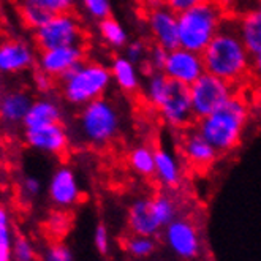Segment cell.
I'll list each match as a JSON object with an SVG mask.
<instances>
[{"mask_svg":"<svg viewBox=\"0 0 261 261\" xmlns=\"http://www.w3.org/2000/svg\"><path fill=\"white\" fill-rule=\"evenodd\" d=\"M53 80L51 76L48 73H44L41 68H38L34 74V81L37 84V89L41 90V92H46V90H49L53 87Z\"/></svg>","mask_w":261,"mask_h":261,"instance_id":"f35d334b","label":"cell"},{"mask_svg":"<svg viewBox=\"0 0 261 261\" xmlns=\"http://www.w3.org/2000/svg\"><path fill=\"white\" fill-rule=\"evenodd\" d=\"M146 24L153 44H159L168 51L179 46L177 14L166 5L146 10Z\"/></svg>","mask_w":261,"mask_h":261,"instance_id":"8fae6325","label":"cell"},{"mask_svg":"<svg viewBox=\"0 0 261 261\" xmlns=\"http://www.w3.org/2000/svg\"><path fill=\"white\" fill-rule=\"evenodd\" d=\"M256 11H258V13H259V14H261V2H259V4H258V8H256Z\"/></svg>","mask_w":261,"mask_h":261,"instance_id":"b9f144b4","label":"cell"},{"mask_svg":"<svg viewBox=\"0 0 261 261\" xmlns=\"http://www.w3.org/2000/svg\"><path fill=\"white\" fill-rule=\"evenodd\" d=\"M163 2H165V5L168 8L173 10L176 14H179L182 11H186V10L192 8V7H195L196 4L201 2V0H163Z\"/></svg>","mask_w":261,"mask_h":261,"instance_id":"74e56055","label":"cell"},{"mask_svg":"<svg viewBox=\"0 0 261 261\" xmlns=\"http://www.w3.org/2000/svg\"><path fill=\"white\" fill-rule=\"evenodd\" d=\"M150 204H152V211L155 214L157 220L160 222L163 228L176 219V214H177L176 203L173 201V198H170L168 195L165 193L155 195L153 198H150Z\"/></svg>","mask_w":261,"mask_h":261,"instance_id":"4316f807","label":"cell"},{"mask_svg":"<svg viewBox=\"0 0 261 261\" xmlns=\"http://www.w3.org/2000/svg\"><path fill=\"white\" fill-rule=\"evenodd\" d=\"M125 250L136 258H147L155 252V241L149 236L133 234L125 241Z\"/></svg>","mask_w":261,"mask_h":261,"instance_id":"f1b7e54d","label":"cell"},{"mask_svg":"<svg viewBox=\"0 0 261 261\" xmlns=\"http://www.w3.org/2000/svg\"><path fill=\"white\" fill-rule=\"evenodd\" d=\"M30 106L32 103H30L29 95L22 94V92H13V94L4 97L2 103H0V117L7 122L24 120Z\"/></svg>","mask_w":261,"mask_h":261,"instance_id":"cb8c5ba5","label":"cell"},{"mask_svg":"<svg viewBox=\"0 0 261 261\" xmlns=\"http://www.w3.org/2000/svg\"><path fill=\"white\" fill-rule=\"evenodd\" d=\"M25 128H35L60 122V110L53 101H37L30 106L29 113L24 117Z\"/></svg>","mask_w":261,"mask_h":261,"instance_id":"7402d4cb","label":"cell"},{"mask_svg":"<svg viewBox=\"0 0 261 261\" xmlns=\"http://www.w3.org/2000/svg\"><path fill=\"white\" fill-rule=\"evenodd\" d=\"M80 130L92 146L111 144L120 132V114L116 105L103 97L84 105L80 113Z\"/></svg>","mask_w":261,"mask_h":261,"instance_id":"5b68a950","label":"cell"},{"mask_svg":"<svg viewBox=\"0 0 261 261\" xmlns=\"http://www.w3.org/2000/svg\"><path fill=\"white\" fill-rule=\"evenodd\" d=\"M165 239L170 249L184 259H193L199 253V236L196 226L187 219H174L165 226Z\"/></svg>","mask_w":261,"mask_h":261,"instance_id":"7c38bea8","label":"cell"},{"mask_svg":"<svg viewBox=\"0 0 261 261\" xmlns=\"http://www.w3.org/2000/svg\"><path fill=\"white\" fill-rule=\"evenodd\" d=\"M43 261H73V253L68 249V245L56 241L46 247L43 253Z\"/></svg>","mask_w":261,"mask_h":261,"instance_id":"d6a6232c","label":"cell"},{"mask_svg":"<svg viewBox=\"0 0 261 261\" xmlns=\"http://www.w3.org/2000/svg\"><path fill=\"white\" fill-rule=\"evenodd\" d=\"M21 18L25 25L32 29H40L43 24L48 22L54 14L46 8L43 4V0H22V4L19 7Z\"/></svg>","mask_w":261,"mask_h":261,"instance_id":"484cf974","label":"cell"},{"mask_svg":"<svg viewBox=\"0 0 261 261\" xmlns=\"http://www.w3.org/2000/svg\"><path fill=\"white\" fill-rule=\"evenodd\" d=\"M98 30L101 40L114 49H124L128 44V32L125 27L111 16L98 21Z\"/></svg>","mask_w":261,"mask_h":261,"instance_id":"d4e9b609","label":"cell"},{"mask_svg":"<svg viewBox=\"0 0 261 261\" xmlns=\"http://www.w3.org/2000/svg\"><path fill=\"white\" fill-rule=\"evenodd\" d=\"M157 113L163 124L173 130L182 132L193 127L196 117L193 113L189 86L171 81L170 90L157 108Z\"/></svg>","mask_w":261,"mask_h":261,"instance_id":"ba28073f","label":"cell"},{"mask_svg":"<svg viewBox=\"0 0 261 261\" xmlns=\"http://www.w3.org/2000/svg\"><path fill=\"white\" fill-rule=\"evenodd\" d=\"M201 56L207 73L236 86L252 73V54L242 43L236 25L225 24Z\"/></svg>","mask_w":261,"mask_h":261,"instance_id":"6da1fadb","label":"cell"},{"mask_svg":"<svg viewBox=\"0 0 261 261\" xmlns=\"http://www.w3.org/2000/svg\"><path fill=\"white\" fill-rule=\"evenodd\" d=\"M127 223L133 234L149 236V238L157 236L160 233V229L163 228L152 211L150 199L146 198L136 199V201L132 203L127 214Z\"/></svg>","mask_w":261,"mask_h":261,"instance_id":"2e32d148","label":"cell"},{"mask_svg":"<svg viewBox=\"0 0 261 261\" xmlns=\"http://www.w3.org/2000/svg\"><path fill=\"white\" fill-rule=\"evenodd\" d=\"M249 120V105L234 95L220 110L195 122L196 130L216 147L219 153L234 150L241 141Z\"/></svg>","mask_w":261,"mask_h":261,"instance_id":"7a4b0ae2","label":"cell"},{"mask_svg":"<svg viewBox=\"0 0 261 261\" xmlns=\"http://www.w3.org/2000/svg\"><path fill=\"white\" fill-rule=\"evenodd\" d=\"M225 14L226 8L223 0H201L195 7L179 13V46L195 53H203L225 25Z\"/></svg>","mask_w":261,"mask_h":261,"instance_id":"3957f363","label":"cell"},{"mask_svg":"<svg viewBox=\"0 0 261 261\" xmlns=\"http://www.w3.org/2000/svg\"><path fill=\"white\" fill-rule=\"evenodd\" d=\"M32 62V54L24 43L7 41L0 44V71H19Z\"/></svg>","mask_w":261,"mask_h":261,"instance_id":"d6986e66","label":"cell"},{"mask_svg":"<svg viewBox=\"0 0 261 261\" xmlns=\"http://www.w3.org/2000/svg\"><path fill=\"white\" fill-rule=\"evenodd\" d=\"M22 190H24V193H25L29 198H34V196H37V195L40 193V190H41V184H40V180L35 179V177H25V179L22 180Z\"/></svg>","mask_w":261,"mask_h":261,"instance_id":"ab89813d","label":"cell"},{"mask_svg":"<svg viewBox=\"0 0 261 261\" xmlns=\"http://www.w3.org/2000/svg\"><path fill=\"white\" fill-rule=\"evenodd\" d=\"M43 4L53 14H60V13H70L74 0H43Z\"/></svg>","mask_w":261,"mask_h":261,"instance_id":"8d00e7d4","label":"cell"},{"mask_svg":"<svg viewBox=\"0 0 261 261\" xmlns=\"http://www.w3.org/2000/svg\"><path fill=\"white\" fill-rule=\"evenodd\" d=\"M94 244H95V249L98 250V253L106 255V253L110 252V234H108V228H106L103 223L97 225V228H95Z\"/></svg>","mask_w":261,"mask_h":261,"instance_id":"d590c367","label":"cell"},{"mask_svg":"<svg viewBox=\"0 0 261 261\" xmlns=\"http://www.w3.org/2000/svg\"><path fill=\"white\" fill-rule=\"evenodd\" d=\"M25 140L32 147L48 153H54V155H62L68 149V135L60 122L43 127L27 128Z\"/></svg>","mask_w":261,"mask_h":261,"instance_id":"9a60e30c","label":"cell"},{"mask_svg":"<svg viewBox=\"0 0 261 261\" xmlns=\"http://www.w3.org/2000/svg\"><path fill=\"white\" fill-rule=\"evenodd\" d=\"M171 80L163 71H147L146 78L141 84V92L144 101L157 111V108L165 100L168 90H170Z\"/></svg>","mask_w":261,"mask_h":261,"instance_id":"44dd1931","label":"cell"},{"mask_svg":"<svg viewBox=\"0 0 261 261\" xmlns=\"http://www.w3.org/2000/svg\"><path fill=\"white\" fill-rule=\"evenodd\" d=\"M81 189L74 173L67 166L59 168L49 182V198L59 209H68L81 201Z\"/></svg>","mask_w":261,"mask_h":261,"instance_id":"5bb4252c","label":"cell"},{"mask_svg":"<svg viewBox=\"0 0 261 261\" xmlns=\"http://www.w3.org/2000/svg\"><path fill=\"white\" fill-rule=\"evenodd\" d=\"M125 57L128 60H132L136 65H144L146 57L149 53V46L143 41V40H135V41H128V44L125 46Z\"/></svg>","mask_w":261,"mask_h":261,"instance_id":"836d02e7","label":"cell"},{"mask_svg":"<svg viewBox=\"0 0 261 261\" xmlns=\"http://www.w3.org/2000/svg\"><path fill=\"white\" fill-rule=\"evenodd\" d=\"M60 80L67 101L76 106H84L103 97L113 83V76L106 65L94 60H83Z\"/></svg>","mask_w":261,"mask_h":261,"instance_id":"277c9868","label":"cell"},{"mask_svg":"<svg viewBox=\"0 0 261 261\" xmlns=\"http://www.w3.org/2000/svg\"><path fill=\"white\" fill-rule=\"evenodd\" d=\"M236 84L225 81L216 74L204 73L189 86L190 100L196 120L220 110L236 94Z\"/></svg>","mask_w":261,"mask_h":261,"instance_id":"8992f818","label":"cell"},{"mask_svg":"<svg viewBox=\"0 0 261 261\" xmlns=\"http://www.w3.org/2000/svg\"><path fill=\"white\" fill-rule=\"evenodd\" d=\"M179 150L182 159L195 170H206L220 155L195 125L179 132Z\"/></svg>","mask_w":261,"mask_h":261,"instance_id":"30bf717a","label":"cell"},{"mask_svg":"<svg viewBox=\"0 0 261 261\" xmlns=\"http://www.w3.org/2000/svg\"><path fill=\"white\" fill-rule=\"evenodd\" d=\"M236 30L252 56L261 51V14L256 10L244 13L236 24Z\"/></svg>","mask_w":261,"mask_h":261,"instance_id":"ffe728a7","label":"cell"},{"mask_svg":"<svg viewBox=\"0 0 261 261\" xmlns=\"http://www.w3.org/2000/svg\"><path fill=\"white\" fill-rule=\"evenodd\" d=\"M84 32L80 21L71 13H60L35 30V41L40 51L84 44Z\"/></svg>","mask_w":261,"mask_h":261,"instance_id":"52a82bcc","label":"cell"},{"mask_svg":"<svg viewBox=\"0 0 261 261\" xmlns=\"http://www.w3.org/2000/svg\"><path fill=\"white\" fill-rule=\"evenodd\" d=\"M110 70H111L113 81L124 94L133 95L141 89L143 80L140 74V65L133 64L125 56L114 57Z\"/></svg>","mask_w":261,"mask_h":261,"instance_id":"e0dca14e","label":"cell"},{"mask_svg":"<svg viewBox=\"0 0 261 261\" xmlns=\"http://www.w3.org/2000/svg\"><path fill=\"white\" fill-rule=\"evenodd\" d=\"M153 176L166 189H176L182 180V168L177 157L166 147L155 149V173Z\"/></svg>","mask_w":261,"mask_h":261,"instance_id":"ac0fdd59","label":"cell"},{"mask_svg":"<svg viewBox=\"0 0 261 261\" xmlns=\"http://www.w3.org/2000/svg\"><path fill=\"white\" fill-rule=\"evenodd\" d=\"M86 56L84 44L64 46V48L44 49L40 53V68L51 78H62L73 67L81 64Z\"/></svg>","mask_w":261,"mask_h":261,"instance_id":"4fadbf2b","label":"cell"},{"mask_svg":"<svg viewBox=\"0 0 261 261\" xmlns=\"http://www.w3.org/2000/svg\"><path fill=\"white\" fill-rule=\"evenodd\" d=\"M259 2H261V0H259Z\"/></svg>","mask_w":261,"mask_h":261,"instance_id":"7bdbcfd3","label":"cell"},{"mask_svg":"<svg viewBox=\"0 0 261 261\" xmlns=\"http://www.w3.org/2000/svg\"><path fill=\"white\" fill-rule=\"evenodd\" d=\"M13 261H37L35 247L29 238L19 234L13 239Z\"/></svg>","mask_w":261,"mask_h":261,"instance_id":"f546056e","label":"cell"},{"mask_svg":"<svg viewBox=\"0 0 261 261\" xmlns=\"http://www.w3.org/2000/svg\"><path fill=\"white\" fill-rule=\"evenodd\" d=\"M163 73L174 83L192 86L199 76L206 73L203 56L201 53L177 46V48L168 51Z\"/></svg>","mask_w":261,"mask_h":261,"instance_id":"9c48e42d","label":"cell"},{"mask_svg":"<svg viewBox=\"0 0 261 261\" xmlns=\"http://www.w3.org/2000/svg\"><path fill=\"white\" fill-rule=\"evenodd\" d=\"M166 56H168V49L162 48V46H159V44H152L149 48L146 62L143 65L146 73L147 71H163Z\"/></svg>","mask_w":261,"mask_h":261,"instance_id":"4dcf8cb0","label":"cell"},{"mask_svg":"<svg viewBox=\"0 0 261 261\" xmlns=\"http://www.w3.org/2000/svg\"><path fill=\"white\" fill-rule=\"evenodd\" d=\"M252 74L261 83V51L252 56Z\"/></svg>","mask_w":261,"mask_h":261,"instance_id":"60d3db41","label":"cell"},{"mask_svg":"<svg viewBox=\"0 0 261 261\" xmlns=\"http://www.w3.org/2000/svg\"><path fill=\"white\" fill-rule=\"evenodd\" d=\"M128 165L143 177H150L155 173V149L149 144H138L128 152Z\"/></svg>","mask_w":261,"mask_h":261,"instance_id":"603a6c76","label":"cell"},{"mask_svg":"<svg viewBox=\"0 0 261 261\" xmlns=\"http://www.w3.org/2000/svg\"><path fill=\"white\" fill-rule=\"evenodd\" d=\"M48 228L53 234H59L62 236L67 233V229L70 226V217L68 214L64 212V211H57V212H53L49 219H48Z\"/></svg>","mask_w":261,"mask_h":261,"instance_id":"e575fe53","label":"cell"},{"mask_svg":"<svg viewBox=\"0 0 261 261\" xmlns=\"http://www.w3.org/2000/svg\"><path fill=\"white\" fill-rule=\"evenodd\" d=\"M13 226L8 211L0 206V261H13Z\"/></svg>","mask_w":261,"mask_h":261,"instance_id":"83f0119b","label":"cell"},{"mask_svg":"<svg viewBox=\"0 0 261 261\" xmlns=\"http://www.w3.org/2000/svg\"><path fill=\"white\" fill-rule=\"evenodd\" d=\"M83 5L90 18L103 21L111 16V2L110 0H83Z\"/></svg>","mask_w":261,"mask_h":261,"instance_id":"1f68e13d","label":"cell"}]
</instances>
